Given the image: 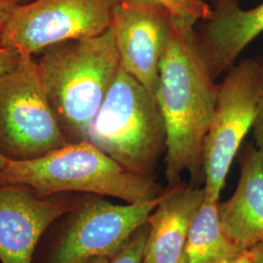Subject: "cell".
Here are the masks:
<instances>
[{
    "label": "cell",
    "mask_w": 263,
    "mask_h": 263,
    "mask_svg": "<svg viewBox=\"0 0 263 263\" xmlns=\"http://www.w3.org/2000/svg\"><path fill=\"white\" fill-rule=\"evenodd\" d=\"M195 25L173 18L160 65L156 100L167 132L165 177L169 186L180 183L186 174L190 183L204 184L202 151L219 84L209 69Z\"/></svg>",
    "instance_id": "1"
},
{
    "label": "cell",
    "mask_w": 263,
    "mask_h": 263,
    "mask_svg": "<svg viewBox=\"0 0 263 263\" xmlns=\"http://www.w3.org/2000/svg\"><path fill=\"white\" fill-rule=\"evenodd\" d=\"M36 60L48 100L68 142L87 141L121 65L112 32L50 46Z\"/></svg>",
    "instance_id": "2"
},
{
    "label": "cell",
    "mask_w": 263,
    "mask_h": 263,
    "mask_svg": "<svg viewBox=\"0 0 263 263\" xmlns=\"http://www.w3.org/2000/svg\"><path fill=\"white\" fill-rule=\"evenodd\" d=\"M23 184L43 195L95 194L126 203L160 197L164 188L154 176L124 168L89 141L68 142L35 159L11 161L0 171V185Z\"/></svg>",
    "instance_id": "3"
},
{
    "label": "cell",
    "mask_w": 263,
    "mask_h": 263,
    "mask_svg": "<svg viewBox=\"0 0 263 263\" xmlns=\"http://www.w3.org/2000/svg\"><path fill=\"white\" fill-rule=\"evenodd\" d=\"M87 141L132 172L154 176L167 132L156 97L120 67Z\"/></svg>",
    "instance_id": "4"
},
{
    "label": "cell",
    "mask_w": 263,
    "mask_h": 263,
    "mask_svg": "<svg viewBox=\"0 0 263 263\" xmlns=\"http://www.w3.org/2000/svg\"><path fill=\"white\" fill-rule=\"evenodd\" d=\"M162 195L121 205L104 196L83 194L73 210L48 228L32 263H80L97 256L112 257L147 222Z\"/></svg>",
    "instance_id": "5"
},
{
    "label": "cell",
    "mask_w": 263,
    "mask_h": 263,
    "mask_svg": "<svg viewBox=\"0 0 263 263\" xmlns=\"http://www.w3.org/2000/svg\"><path fill=\"white\" fill-rule=\"evenodd\" d=\"M68 143L57 119L34 56L0 76V152L11 161L41 157Z\"/></svg>",
    "instance_id": "6"
},
{
    "label": "cell",
    "mask_w": 263,
    "mask_h": 263,
    "mask_svg": "<svg viewBox=\"0 0 263 263\" xmlns=\"http://www.w3.org/2000/svg\"><path fill=\"white\" fill-rule=\"evenodd\" d=\"M259 97L256 59H242L219 84L216 108L203 144L206 200L219 202L231 165L254 128Z\"/></svg>",
    "instance_id": "7"
},
{
    "label": "cell",
    "mask_w": 263,
    "mask_h": 263,
    "mask_svg": "<svg viewBox=\"0 0 263 263\" xmlns=\"http://www.w3.org/2000/svg\"><path fill=\"white\" fill-rule=\"evenodd\" d=\"M120 0H33L18 5L4 28L0 47L36 56L44 49L106 31Z\"/></svg>",
    "instance_id": "8"
},
{
    "label": "cell",
    "mask_w": 263,
    "mask_h": 263,
    "mask_svg": "<svg viewBox=\"0 0 263 263\" xmlns=\"http://www.w3.org/2000/svg\"><path fill=\"white\" fill-rule=\"evenodd\" d=\"M174 16L151 0H120L109 29L123 69L156 97Z\"/></svg>",
    "instance_id": "9"
},
{
    "label": "cell",
    "mask_w": 263,
    "mask_h": 263,
    "mask_svg": "<svg viewBox=\"0 0 263 263\" xmlns=\"http://www.w3.org/2000/svg\"><path fill=\"white\" fill-rule=\"evenodd\" d=\"M82 193L43 195L23 184L0 185V262L32 263L38 244Z\"/></svg>",
    "instance_id": "10"
},
{
    "label": "cell",
    "mask_w": 263,
    "mask_h": 263,
    "mask_svg": "<svg viewBox=\"0 0 263 263\" xmlns=\"http://www.w3.org/2000/svg\"><path fill=\"white\" fill-rule=\"evenodd\" d=\"M240 152V177L233 195L218 202L220 224L242 251L263 242V148L246 142Z\"/></svg>",
    "instance_id": "11"
},
{
    "label": "cell",
    "mask_w": 263,
    "mask_h": 263,
    "mask_svg": "<svg viewBox=\"0 0 263 263\" xmlns=\"http://www.w3.org/2000/svg\"><path fill=\"white\" fill-rule=\"evenodd\" d=\"M206 199L203 185L169 186L148 216L142 263H179L191 223Z\"/></svg>",
    "instance_id": "12"
},
{
    "label": "cell",
    "mask_w": 263,
    "mask_h": 263,
    "mask_svg": "<svg viewBox=\"0 0 263 263\" xmlns=\"http://www.w3.org/2000/svg\"><path fill=\"white\" fill-rule=\"evenodd\" d=\"M199 34L209 69L215 79L234 66L246 48L263 32V2L242 9L238 2L216 6Z\"/></svg>",
    "instance_id": "13"
},
{
    "label": "cell",
    "mask_w": 263,
    "mask_h": 263,
    "mask_svg": "<svg viewBox=\"0 0 263 263\" xmlns=\"http://www.w3.org/2000/svg\"><path fill=\"white\" fill-rule=\"evenodd\" d=\"M217 205L218 202L205 199L199 208L179 263H226L244 253L224 233Z\"/></svg>",
    "instance_id": "14"
},
{
    "label": "cell",
    "mask_w": 263,
    "mask_h": 263,
    "mask_svg": "<svg viewBox=\"0 0 263 263\" xmlns=\"http://www.w3.org/2000/svg\"><path fill=\"white\" fill-rule=\"evenodd\" d=\"M156 2L179 19L187 20L193 23L211 19L214 8L205 0H151Z\"/></svg>",
    "instance_id": "15"
},
{
    "label": "cell",
    "mask_w": 263,
    "mask_h": 263,
    "mask_svg": "<svg viewBox=\"0 0 263 263\" xmlns=\"http://www.w3.org/2000/svg\"><path fill=\"white\" fill-rule=\"evenodd\" d=\"M148 235V224L139 228L122 249L114 254L109 263H142L145 244Z\"/></svg>",
    "instance_id": "16"
},
{
    "label": "cell",
    "mask_w": 263,
    "mask_h": 263,
    "mask_svg": "<svg viewBox=\"0 0 263 263\" xmlns=\"http://www.w3.org/2000/svg\"><path fill=\"white\" fill-rule=\"evenodd\" d=\"M258 66V76H259V84H260V97L258 111L255 118L254 128H253V138L254 143L257 146L263 148V54L256 59Z\"/></svg>",
    "instance_id": "17"
},
{
    "label": "cell",
    "mask_w": 263,
    "mask_h": 263,
    "mask_svg": "<svg viewBox=\"0 0 263 263\" xmlns=\"http://www.w3.org/2000/svg\"><path fill=\"white\" fill-rule=\"evenodd\" d=\"M20 58L21 55L18 52L8 48L0 47V76L15 67L19 63Z\"/></svg>",
    "instance_id": "18"
},
{
    "label": "cell",
    "mask_w": 263,
    "mask_h": 263,
    "mask_svg": "<svg viewBox=\"0 0 263 263\" xmlns=\"http://www.w3.org/2000/svg\"><path fill=\"white\" fill-rule=\"evenodd\" d=\"M21 0H0V41L10 17Z\"/></svg>",
    "instance_id": "19"
},
{
    "label": "cell",
    "mask_w": 263,
    "mask_h": 263,
    "mask_svg": "<svg viewBox=\"0 0 263 263\" xmlns=\"http://www.w3.org/2000/svg\"><path fill=\"white\" fill-rule=\"evenodd\" d=\"M248 251L253 263H263V242L254 246Z\"/></svg>",
    "instance_id": "20"
},
{
    "label": "cell",
    "mask_w": 263,
    "mask_h": 263,
    "mask_svg": "<svg viewBox=\"0 0 263 263\" xmlns=\"http://www.w3.org/2000/svg\"><path fill=\"white\" fill-rule=\"evenodd\" d=\"M226 263H253V260L250 256L249 251H245L244 253L238 255L234 259Z\"/></svg>",
    "instance_id": "21"
},
{
    "label": "cell",
    "mask_w": 263,
    "mask_h": 263,
    "mask_svg": "<svg viewBox=\"0 0 263 263\" xmlns=\"http://www.w3.org/2000/svg\"><path fill=\"white\" fill-rule=\"evenodd\" d=\"M110 259H111V257H107V256H97V257L86 259L84 261L80 263H109Z\"/></svg>",
    "instance_id": "22"
},
{
    "label": "cell",
    "mask_w": 263,
    "mask_h": 263,
    "mask_svg": "<svg viewBox=\"0 0 263 263\" xmlns=\"http://www.w3.org/2000/svg\"><path fill=\"white\" fill-rule=\"evenodd\" d=\"M238 2V0H216V4L215 7L216 6H223V5H228L231 3H235Z\"/></svg>",
    "instance_id": "23"
},
{
    "label": "cell",
    "mask_w": 263,
    "mask_h": 263,
    "mask_svg": "<svg viewBox=\"0 0 263 263\" xmlns=\"http://www.w3.org/2000/svg\"><path fill=\"white\" fill-rule=\"evenodd\" d=\"M8 161H9V160L7 159V158L0 152V171L6 166V164L8 163Z\"/></svg>",
    "instance_id": "24"
}]
</instances>
